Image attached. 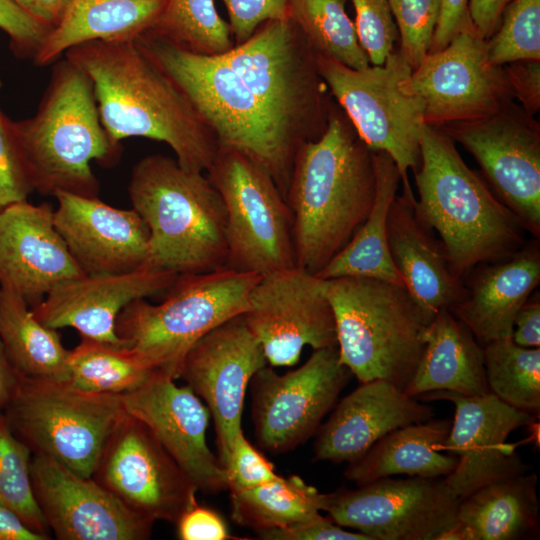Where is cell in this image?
Wrapping results in <instances>:
<instances>
[{"instance_id":"obj_1","label":"cell","mask_w":540,"mask_h":540,"mask_svg":"<svg viewBox=\"0 0 540 540\" xmlns=\"http://www.w3.org/2000/svg\"><path fill=\"white\" fill-rule=\"evenodd\" d=\"M64 55L91 80L113 143L129 137L164 142L182 168L209 169L220 149L214 131L135 39L87 41Z\"/></svg>"},{"instance_id":"obj_2","label":"cell","mask_w":540,"mask_h":540,"mask_svg":"<svg viewBox=\"0 0 540 540\" xmlns=\"http://www.w3.org/2000/svg\"><path fill=\"white\" fill-rule=\"evenodd\" d=\"M375 194L374 151L334 103L325 132L299 149L285 198L296 266L320 272L366 220Z\"/></svg>"},{"instance_id":"obj_3","label":"cell","mask_w":540,"mask_h":540,"mask_svg":"<svg viewBox=\"0 0 540 540\" xmlns=\"http://www.w3.org/2000/svg\"><path fill=\"white\" fill-rule=\"evenodd\" d=\"M420 149V167L413 173L416 206L444 243L460 279L477 265L506 258L525 245L528 232L521 221L467 166L455 142L424 124Z\"/></svg>"},{"instance_id":"obj_4","label":"cell","mask_w":540,"mask_h":540,"mask_svg":"<svg viewBox=\"0 0 540 540\" xmlns=\"http://www.w3.org/2000/svg\"><path fill=\"white\" fill-rule=\"evenodd\" d=\"M12 125L34 191L41 195L98 197L91 162L109 166L120 157L121 145L101 123L91 80L66 58L54 65L34 116Z\"/></svg>"},{"instance_id":"obj_5","label":"cell","mask_w":540,"mask_h":540,"mask_svg":"<svg viewBox=\"0 0 540 540\" xmlns=\"http://www.w3.org/2000/svg\"><path fill=\"white\" fill-rule=\"evenodd\" d=\"M128 193L149 229V266L178 275L226 267V209L204 173L147 155L134 165Z\"/></svg>"},{"instance_id":"obj_6","label":"cell","mask_w":540,"mask_h":540,"mask_svg":"<svg viewBox=\"0 0 540 540\" xmlns=\"http://www.w3.org/2000/svg\"><path fill=\"white\" fill-rule=\"evenodd\" d=\"M323 288L335 317L340 362L359 383L383 379L405 390L433 318L392 282L342 276L323 280Z\"/></svg>"},{"instance_id":"obj_7","label":"cell","mask_w":540,"mask_h":540,"mask_svg":"<svg viewBox=\"0 0 540 540\" xmlns=\"http://www.w3.org/2000/svg\"><path fill=\"white\" fill-rule=\"evenodd\" d=\"M220 57L257 97L294 159L325 132L335 102L315 51L290 17L264 22Z\"/></svg>"},{"instance_id":"obj_8","label":"cell","mask_w":540,"mask_h":540,"mask_svg":"<svg viewBox=\"0 0 540 540\" xmlns=\"http://www.w3.org/2000/svg\"><path fill=\"white\" fill-rule=\"evenodd\" d=\"M135 41L187 96L214 131L220 147L251 159L286 198L295 159L241 77L220 56L190 53L148 31Z\"/></svg>"},{"instance_id":"obj_9","label":"cell","mask_w":540,"mask_h":540,"mask_svg":"<svg viewBox=\"0 0 540 540\" xmlns=\"http://www.w3.org/2000/svg\"><path fill=\"white\" fill-rule=\"evenodd\" d=\"M260 278L227 267L178 275L161 303L140 298L125 306L116 334L155 371L176 380L185 355L201 337L247 311Z\"/></svg>"},{"instance_id":"obj_10","label":"cell","mask_w":540,"mask_h":540,"mask_svg":"<svg viewBox=\"0 0 540 540\" xmlns=\"http://www.w3.org/2000/svg\"><path fill=\"white\" fill-rule=\"evenodd\" d=\"M2 413L32 454L49 456L86 477L92 476L108 436L127 414L122 395L22 376Z\"/></svg>"},{"instance_id":"obj_11","label":"cell","mask_w":540,"mask_h":540,"mask_svg":"<svg viewBox=\"0 0 540 540\" xmlns=\"http://www.w3.org/2000/svg\"><path fill=\"white\" fill-rule=\"evenodd\" d=\"M316 61L333 99L360 138L371 150L387 153L399 170L400 184L410 185L408 171L415 173L421 163L424 107L405 84L413 70L399 50L382 65L363 69L319 53Z\"/></svg>"},{"instance_id":"obj_12","label":"cell","mask_w":540,"mask_h":540,"mask_svg":"<svg viewBox=\"0 0 540 540\" xmlns=\"http://www.w3.org/2000/svg\"><path fill=\"white\" fill-rule=\"evenodd\" d=\"M206 173L226 209V267L263 276L296 266L292 213L273 179L221 147Z\"/></svg>"},{"instance_id":"obj_13","label":"cell","mask_w":540,"mask_h":540,"mask_svg":"<svg viewBox=\"0 0 540 540\" xmlns=\"http://www.w3.org/2000/svg\"><path fill=\"white\" fill-rule=\"evenodd\" d=\"M459 502L443 478L393 476L324 494L322 511L372 540H446Z\"/></svg>"},{"instance_id":"obj_14","label":"cell","mask_w":540,"mask_h":540,"mask_svg":"<svg viewBox=\"0 0 540 540\" xmlns=\"http://www.w3.org/2000/svg\"><path fill=\"white\" fill-rule=\"evenodd\" d=\"M478 162L496 197L540 239V125L511 100L481 118L437 127Z\"/></svg>"},{"instance_id":"obj_15","label":"cell","mask_w":540,"mask_h":540,"mask_svg":"<svg viewBox=\"0 0 540 540\" xmlns=\"http://www.w3.org/2000/svg\"><path fill=\"white\" fill-rule=\"evenodd\" d=\"M133 513L176 524L198 489L151 430L128 413L108 436L91 476Z\"/></svg>"},{"instance_id":"obj_16","label":"cell","mask_w":540,"mask_h":540,"mask_svg":"<svg viewBox=\"0 0 540 540\" xmlns=\"http://www.w3.org/2000/svg\"><path fill=\"white\" fill-rule=\"evenodd\" d=\"M352 373L337 346L313 350L299 368L283 375L267 365L251 379L252 418L258 444L285 453L317 433Z\"/></svg>"},{"instance_id":"obj_17","label":"cell","mask_w":540,"mask_h":540,"mask_svg":"<svg viewBox=\"0 0 540 540\" xmlns=\"http://www.w3.org/2000/svg\"><path fill=\"white\" fill-rule=\"evenodd\" d=\"M423 103L424 122L442 125L484 117L513 100L502 66L472 23L441 50L428 53L405 82Z\"/></svg>"},{"instance_id":"obj_18","label":"cell","mask_w":540,"mask_h":540,"mask_svg":"<svg viewBox=\"0 0 540 540\" xmlns=\"http://www.w3.org/2000/svg\"><path fill=\"white\" fill-rule=\"evenodd\" d=\"M243 317L272 367L295 365L305 346H337L323 280L297 266L261 276Z\"/></svg>"},{"instance_id":"obj_19","label":"cell","mask_w":540,"mask_h":540,"mask_svg":"<svg viewBox=\"0 0 540 540\" xmlns=\"http://www.w3.org/2000/svg\"><path fill=\"white\" fill-rule=\"evenodd\" d=\"M419 400H447L455 414L442 451L455 454L458 463L444 479L460 499L496 480L522 474L529 467L507 438L515 430L535 422V414L515 408L491 392L462 396L436 391Z\"/></svg>"},{"instance_id":"obj_20","label":"cell","mask_w":540,"mask_h":540,"mask_svg":"<svg viewBox=\"0 0 540 540\" xmlns=\"http://www.w3.org/2000/svg\"><path fill=\"white\" fill-rule=\"evenodd\" d=\"M267 364L263 348L243 314L205 334L183 359L179 378L206 403L215 424L218 458L224 467L242 430L247 386Z\"/></svg>"},{"instance_id":"obj_21","label":"cell","mask_w":540,"mask_h":540,"mask_svg":"<svg viewBox=\"0 0 540 540\" xmlns=\"http://www.w3.org/2000/svg\"><path fill=\"white\" fill-rule=\"evenodd\" d=\"M34 498L50 532L59 540H145L153 522L133 513L92 477L53 458L32 454Z\"/></svg>"},{"instance_id":"obj_22","label":"cell","mask_w":540,"mask_h":540,"mask_svg":"<svg viewBox=\"0 0 540 540\" xmlns=\"http://www.w3.org/2000/svg\"><path fill=\"white\" fill-rule=\"evenodd\" d=\"M126 412L142 421L203 493L228 490L225 467L209 448L210 412L188 386L154 373L137 389L122 395Z\"/></svg>"},{"instance_id":"obj_23","label":"cell","mask_w":540,"mask_h":540,"mask_svg":"<svg viewBox=\"0 0 540 540\" xmlns=\"http://www.w3.org/2000/svg\"><path fill=\"white\" fill-rule=\"evenodd\" d=\"M54 197L55 227L85 275L120 274L148 265L150 233L135 209L63 191Z\"/></svg>"},{"instance_id":"obj_24","label":"cell","mask_w":540,"mask_h":540,"mask_svg":"<svg viewBox=\"0 0 540 540\" xmlns=\"http://www.w3.org/2000/svg\"><path fill=\"white\" fill-rule=\"evenodd\" d=\"M177 277L149 265L120 274L83 275L57 285L31 309L50 328H74L81 337L124 347L115 330L123 308L136 299L165 293Z\"/></svg>"},{"instance_id":"obj_25","label":"cell","mask_w":540,"mask_h":540,"mask_svg":"<svg viewBox=\"0 0 540 540\" xmlns=\"http://www.w3.org/2000/svg\"><path fill=\"white\" fill-rule=\"evenodd\" d=\"M49 203L27 200L0 212V286L38 305L57 285L85 275L54 224Z\"/></svg>"},{"instance_id":"obj_26","label":"cell","mask_w":540,"mask_h":540,"mask_svg":"<svg viewBox=\"0 0 540 540\" xmlns=\"http://www.w3.org/2000/svg\"><path fill=\"white\" fill-rule=\"evenodd\" d=\"M431 405L383 379L360 383L317 431L314 461L352 462L389 432L434 417Z\"/></svg>"},{"instance_id":"obj_27","label":"cell","mask_w":540,"mask_h":540,"mask_svg":"<svg viewBox=\"0 0 540 540\" xmlns=\"http://www.w3.org/2000/svg\"><path fill=\"white\" fill-rule=\"evenodd\" d=\"M387 242L405 288L430 318L462 299L464 281L454 273L444 243L418 211L411 186L402 187L390 205Z\"/></svg>"},{"instance_id":"obj_28","label":"cell","mask_w":540,"mask_h":540,"mask_svg":"<svg viewBox=\"0 0 540 540\" xmlns=\"http://www.w3.org/2000/svg\"><path fill=\"white\" fill-rule=\"evenodd\" d=\"M539 240H528L506 258L479 264L465 277V293L449 311L481 346L511 338L517 313L540 283Z\"/></svg>"},{"instance_id":"obj_29","label":"cell","mask_w":540,"mask_h":540,"mask_svg":"<svg viewBox=\"0 0 540 540\" xmlns=\"http://www.w3.org/2000/svg\"><path fill=\"white\" fill-rule=\"evenodd\" d=\"M424 351L405 393L447 391L462 396L489 393L484 351L469 328L448 309L439 310L423 333Z\"/></svg>"},{"instance_id":"obj_30","label":"cell","mask_w":540,"mask_h":540,"mask_svg":"<svg viewBox=\"0 0 540 540\" xmlns=\"http://www.w3.org/2000/svg\"><path fill=\"white\" fill-rule=\"evenodd\" d=\"M451 424L449 419L432 418L399 427L349 462L344 476L358 486L397 475L445 478L458 463L455 454L442 452Z\"/></svg>"},{"instance_id":"obj_31","label":"cell","mask_w":540,"mask_h":540,"mask_svg":"<svg viewBox=\"0 0 540 540\" xmlns=\"http://www.w3.org/2000/svg\"><path fill=\"white\" fill-rule=\"evenodd\" d=\"M534 472L488 483L460 499L457 526L446 540H519L539 528Z\"/></svg>"},{"instance_id":"obj_32","label":"cell","mask_w":540,"mask_h":540,"mask_svg":"<svg viewBox=\"0 0 540 540\" xmlns=\"http://www.w3.org/2000/svg\"><path fill=\"white\" fill-rule=\"evenodd\" d=\"M168 0H72L61 24L34 58L48 65L69 48L92 40H133L160 18Z\"/></svg>"},{"instance_id":"obj_33","label":"cell","mask_w":540,"mask_h":540,"mask_svg":"<svg viewBox=\"0 0 540 540\" xmlns=\"http://www.w3.org/2000/svg\"><path fill=\"white\" fill-rule=\"evenodd\" d=\"M374 163L376 194L370 213L346 247L316 274L320 279L369 277L405 287L387 242L388 211L401 183L400 173L385 152L374 151Z\"/></svg>"},{"instance_id":"obj_34","label":"cell","mask_w":540,"mask_h":540,"mask_svg":"<svg viewBox=\"0 0 540 540\" xmlns=\"http://www.w3.org/2000/svg\"><path fill=\"white\" fill-rule=\"evenodd\" d=\"M0 339L20 376L68 381L69 350L57 329L41 323L21 296L3 286H0Z\"/></svg>"},{"instance_id":"obj_35","label":"cell","mask_w":540,"mask_h":540,"mask_svg":"<svg viewBox=\"0 0 540 540\" xmlns=\"http://www.w3.org/2000/svg\"><path fill=\"white\" fill-rule=\"evenodd\" d=\"M231 517L257 535L294 527L318 517L324 494L292 475L252 488L230 489Z\"/></svg>"},{"instance_id":"obj_36","label":"cell","mask_w":540,"mask_h":540,"mask_svg":"<svg viewBox=\"0 0 540 540\" xmlns=\"http://www.w3.org/2000/svg\"><path fill=\"white\" fill-rule=\"evenodd\" d=\"M156 372L126 347L81 337L80 343L69 350L68 381L85 391L123 395L140 387Z\"/></svg>"},{"instance_id":"obj_37","label":"cell","mask_w":540,"mask_h":540,"mask_svg":"<svg viewBox=\"0 0 540 540\" xmlns=\"http://www.w3.org/2000/svg\"><path fill=\"white\" fill-rule=\"evenodd\" d=\"M345 6L346 0H289V16L315 53L363 69L370 62Z\"/></svg>"},{"instance_id":"obj_38","label":"cell","mask_w":540,"mask_h":540,"mask_svg":"<svg viewBox=\"0 0 540 540\" xmlns=\"http://www.w3.org/2000/svg\"><path fill=\"white\" fill-rule=\"evenodd\" d=\"M147 31L202 56H222L235 45L229 23L218 14L214 0H168L160 18Z\"/></svg>"},{"instance_id":"obj_39","label":"cell","mask_w":540,"mask_h":540,"mask_svg":"<svg viewBox=\"0 0 540 540\" xmlns=\"http://www.w3.org/2000/svg\"><path fill=\"white\" fill-rule=\"evenodd\" d=\"M489 391L503 402L538 416L540 410V348L508 339L483 346Z\"/></svg>"},{"instance_id":"obj_40","label":"cell","mask_w":540,"mask_h":540,"mask_svg":"<svg viewBox=\"0 0 540 540\" xmlns=\"http://www.w3.org/2000/svg\"><path fill=\"white\" fill-rule=\"evenodd\" d=\"M32 452L10 429L0 412V504L13 510L31 529L51 539L34 498Z\"/></svg>"},{"instance_id":"obj_41","label":"cell","mask_w":540,"mask_h":540,"mask_svg":"<svg viewBox=\"0 0 540 540\" xmlns=\"http://www.w3.org/2000/svg\"><path fill=\"white\" fill-rule=\"evenodd\" d=\"M486 42L489 60L497 66L540 60V0H512Z\"/></svg>"},{"instance_id":"obj_42","label":"cell","mask_w":540,"mask_h":540,"mask_svg":"<svg viewBox=\"0 0 540 540\" xmlns=\"http://www.w3.org/2000/svg\"><path fill=\"white\" fill-rule=\"evenodd\" d=\"M400 34L399 52L414 70L428 54L441 0H388Z\"/></svg>"},{"instance_id":"obj_43","label":"cell","mask_w":540,"mask_h":540,"mask_svg":"<svg viewBox=\"0 0 540 540\" xmlns=\"http://www.w3.org/2000/svg\"><path fill=\"white\" fill-rule=\"evenodd\" d=\"M355 28L369 62L382 65L394 50L398 30L388 0H352Z\"/></svg>"},{"instance_id":"obj_44","label":"cell","mask_w":540,"mask_h":540,"mask_svg":"<svg viewBox=\"0 0 540 540\" xmlns=\"http://www.w3.org/2000/svg\"><path fill=\"white\" fill-rule=\"evenodd\" d=\"M34 191L25 159L14 133L12 120L0 114V212L25 201Z\"/></svg>"},{"instance_id":"obj_45","label":"cell","mask_w":540,"mask_h":540,"mask_svg":"<svg viewBox=\"0 0 540 540\" xmlns=\"http://www.w3.org/2000/svg\"><path fill=\"white\" fill-rule=\"evenodd\" d=\"M228 490L246 489L278 479L269 462L244 436L243 430L236 435L226 465Z\"/></svg>"},{"instance_id":"obj_46","label":"cell","mask_w":540,"mask_h":540,"mask_svg":"<svg viewBox=\"0 0 540 540\" xmlns=\"http://www.w3.org/2000/svg\"><path fill=\"white\" fill-rule=\"evenodd\" d=\"M0 29L8 35L11 49L17 57L32 60L51 33L14 0H0Z\"/></svg>"},{"instance_id":"obj_47","label":"cell","mask_w":540,"mask_h":540,"mask_svg":"<svg viewBox=\"0 0 540 540\" xmlns=\"http://www.w3.org/2000/svg\"><path fill=\"white\" fill-rule=\"evenodd\" d=\"M228 13L235 45L245 42L269 20L289 16V0H222Z\"/></svg>"},{"instance_id":"obj_48","label":"cell","mask_w":540,"mask_h":540,"mask_svg":"<svg viewBox=\"0 0 540 540\" xmlns=\"http://www.w3.org/2000/svg\"><path fill=\"white\" fill-rule=\"evenodd\" d=\"M502 67L513 99L534 116L540 108V60H518Z\"/></svg>"},{"instance_id":"obj_49","label":"cell","mask_w":540,"mask_h":540,"mask_svg":"<svg viewBox=\"0 0 540 540\" xmlns=\"http://www.w3.org/2000/svg\"><path fill=\"white\" fill-rule=\"evenodd\" d=\"M267 540H372L361 532L348 531L330 517H318L287 529L271 530L258 534Z\"/></svg>"},{"instance_id":"obj_50","label":"cell","mask_w":540,"mask_h":540,"mask_svg":"<svg viewBox=\"0 0 540 540\" xmlns=\"http://www.w3.org/2000/svg\"><path fill=\"white\" fill-rule=\"evenodd\" d=\"M177 535L181 540H225L230 539L228 527L215 511L200 506L190 507L179 518Z\"/></svg>"},{"instance_id":"obj_51","label":"cell","mask_w":540,"mask_h":540,"mask_svg":"<svg viewBox=\"0 0 540 540\" xmlns=\"http://www.w3.org/2000/svg\"><path fill=\"white\" fill-rule=\"evenodd\" d=\"M469 0H441L439 19L428 53L443 49L450 40L468 23Z\"/></svg>"},{"instance_id":"obj_52","label":"cell","mask_w":540,"mask_h":540,"mask_svg":"<svg viewBox=\"0 0 540 540\" xmlns=\"http://www.w3.org/2000/svg\"><path fill=\"white\" fill-rule=\"evenodd\" d=\"M511 339L522 347H540V293L537 289L517 313Z\"/></svg>"},{"instance_id":"obj_53","label":"cell","mask_w":540,"mask_h":540,"mask_svg":"<svg viewBox=\"0 0 540 540\" xmlns=\"http://www.w3.org/2000/svg\"><path fill=\"white\" fill-rule=\"evenodd\" d=\"M512 0H469L468 13L477 33L485 40L497 30L502 13Z\"/></svg>"},{"instance_id":"obj_54","label":"cell","mask_w":540,"mask_h":540,"mask_svg":"<svg viewBox=\"0 0 540 540\" xmlns=\"http://www.w3.org/2000/svg\"><path fill=\"white\" fill-rule=\"evenodd\" d=\"M14 2L52 32L63 21L72 0H14Z\"/></svg>"},{"instance_id":"obj_55","label":"cell","mask_w":540,"mask_h":540,"mask_svg":"<svg viewBox=\"0 0 540 540\" xmlns=\"http://www.w3.org/2000/svg\"><path fill=\"white\" fill-rule=\"evenodd\" d=\"M31 529L13 510L0 504V540H48Z\"/></svg>"},{"instance_id":"obj_56","label":"cell","mask_w":540,"mask_h":540,"mask_svg":"<svg viewBox=\"0 0 540 540\" xmlns=\"http://www.w3.org/2000/svg\"><path fill=\"white\" fill-rule=\"evenodd\" d=\"M20 375L9 361L0 339V412L11 398Z\"/></svg>"},{"instance_id":"obj_57","label":"cell","mask_w":540,"mask_h":540,"mask_svg":"<svg viewBox=\"0 0 540 540\" xmlns=\"http://www.w3.org/2000/svg\"><path fill=\"white\" fill-rule=\"evenodd\" d=\"M0 87H1V81H0ZM2 113V111L0 110V114Z\"/></svg>"}]
</instances>
